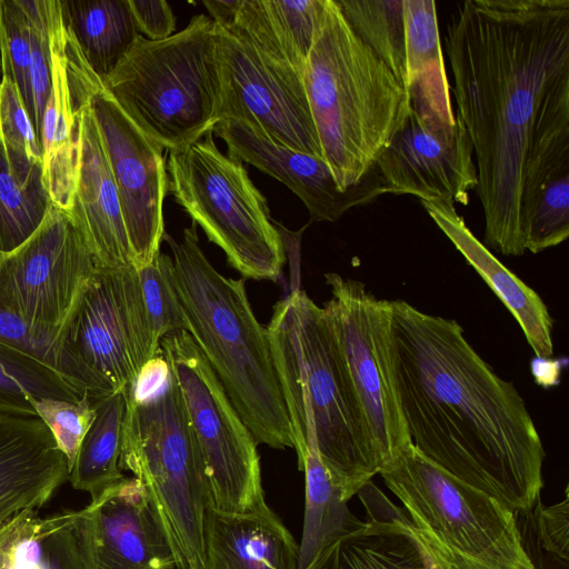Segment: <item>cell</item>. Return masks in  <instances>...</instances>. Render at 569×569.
Returning <instances> with one entry per match:
<instances>
[{
    "mask_svg": "<svg viewBox=\"0 0 569 569\" xmlns=\"http://www.w3.org/2000/svg\"><path fill=\"white\" fill-rule=\"evenodd\" d=\"M476 157L485 246L525 253L545 186L569 174V0H468L445 37Z\"/></svg>",
    "mask_w": 569,
    "mask_h": 569,
    "instance_id": "cell-1",
    "label": "cell"
},
{
    "mask_svg": "<svg viewBox=\"0 0 569 569\" xmlns=\"http://www.w3.org/2000/svg\"><path fill=\"white\" fill-rule=\"evenodd\" d=\"M468 131L456 114L450 124L412 107L375 163L386 193L425 201L469 202L477 168Z\"/></svg>",
    "mask_w": 569,
    "mask_h": 569,
    "instance_id": "cell-16",
    "label": "cell"
},
{
    "mask_svg": "<svg viewBox=\"0 0 569 569\" xmlns=\"http://www.w3.org/2000/svg\"><path fill=\"white\" fill-rule=\"evenodd\" d=\"M298 466L305 473V517L299 543V569H305L327 545L361 520L341 499L316 451H307Z\"/></svg>",
    "mask_w": 569,
    "mask_h": 569,
    "instance_id": "cell-30",
    "label": "cell"
},
{
    "mask_svg": "<svg viewBox=\"0 0 569 569\" xmlns=\"http://www.w3.org/2000/svg\"><path fill=\"white\" fill-rule=\"evenodd\" d=\"M267 330L298 460L316 451L348 502L382 463L328 315L296 289L274 305Z\"/></svg>",
    "mask_w": 569,
    "mask_h": 569,
    "instance_id": "cell-3",
    "label": "cell"
},
{
    "mask_svg": "<svg viewBox=\"0 0 569 569\" xmlns=\"http://www.w3.org/2000/svg\"><path fill=\"white\" fill-rule=\"evenodd\" d=\"M420 201L436 224L515 317L535 356L550 358L553 353V319L540 296L476 238L453 203Z\"/></svg>",
    "mask_w": 569,
    "mask_h": 569,
    "instance_id": "cell-24",
    "label": "cell"
},
{
    "mask_svg": "<svg viewBox=\"0 0 569 569\" xmlns=\"http://www.w3.org/2000/svg\"><path fill=\"white\" fill-rule=\"evenodd\" d=\"M172 258L159 253L151 263L137 269L152 337L159 346L163 337L188 329L172 281Z\"/></svg>",
    "mask_w": 569,
    "mask_h": 569,
    "instance_id": "cell-33",
    "label": "cell"
},
{
    "mask_svg": "<svg viewBox=\"0 0 569 569\" xmlns=\"http://www.w3.org/2000/svg\"><path fill=\"white\" fill-rule=\"evenodd\" d=\"M569 236V174L548 182L531 214L525 249L538 253L556 247Z\"/></svg>",
    "mask_w": 569,
    "mask_h": 569,
    "instance_id": "cell-36",
    "label": "cell"
},
{
    "mask_svg": "<svg viewBox=\"0 0 569 569\" xmlns=\"http://www.w3.org/2000/svg\"><path fill=\"white\" fill-rule=\"evenodd\" d=\"M64 26L103 79L140 36L129 0L61 1Z\"/></svg>",
    "mask_w": 569,
    "mask_h": 569,
    "instance_id": "cell-27",
    "label": "cell"
},
{
    "mask_svg": "<svg viewBox=\"0 0 569 569\" xmlns=\"http://www.w3.org/2000/svg\"><path fill=\"white\" fill-rule=\"evenodd\" d=\"M569 497L549 507L541 506L540 499L529 510L535 533V548L541 552L569 560Z\"/></svg>",
    "mask_w": 569,
    "mask_h": 569,
    "instance_id": "cell-40",
    "label": "cell"
},
{
    "mask_svg": "<svg viewBox=\"0 0 569 569\" xmlns=\"http://www.w3.org/2000/svg\"><path fill=\"white\" fill-rule=\"evenodd\" d=\"M302 77L322 159L346 191L372 170L406 120L409 92L335 0H323Z\"/></svg>",
    "mask_w": 569,
    "mask_h": 569,
    "instance_id": "cell-5",
    "label": "cell"
},
{
    "mask_svg": "<svg viewBox=\"0 0 569 569\" xmlns=\"http://www.w3.org/2000/svg\"><path fill=\"white\" fill-rule=\"evenodd\" d=\"M160 351L177 379L200 445L208 503L229 512L266 506L258 443L191 335L181 330L163 337Z\"/></svg>",
    "mask_w": 569,
    "mask_h": 569,
    "instance_id": "cell-11",
    "label": "cell"
},
{
    "mask_svg": "<svg viewBox=\"0 0 569 569\" xmlns=\"http://www.w3.org/2000/svg\"><path fill=\"white\" fill-rule=\"evenodd\" d=\"M406 68L411 107L455 123L450 87L439 37L436 3L402 0Z\"/></svg>",
    "mask_w": 569,
    "mask_h": 569,
    "instance_id": "cell-26",
    "label": "cell"
},
{
    "mask_svg": "<svg viewBox=\"0 0 569 569\" xmlns=\"http://www.w3.org/2000/svg\"><path fill=\"white\" fill-rule=\"evenodd\" d=\"M1 71L13 78L36 132L30 79V26L24 0H0Z\"/></svg>",
    "mask_w": 569,
    "mask_h": 569,
    "instance_id": "cell-34",
    "label": "cell"
},
{
    "mask_svg": "<svg viewBox=\"0 0 569 569\" xmlns=\"http://www.w3.org/2000/svg\"><path fill=\"white\" fill-rule=\"evenodd\" d=\"M90 569H179L157 502L136 477H123L83 508Z\"/></svg>",
    "mask_w": 569,
    "mask_h": 569,
    "instance_id": "cell-18",
    "label": "cell"
},
{
    "mask_svg": "<svg viewBox=\"0 0 569 569\" xmlns=\"http://www.w3.org/2000/svg\"><path fill=\"white\" fill-rule=\"evenodd\" d=\"M34 409L37 416L50 430L58 448L66 456L70 470L79 447L94 419V400L88 395L79 401L38 399L34 401Z\"/></svg>",
    "mask_w": 569,
    "mask_h": 569,
    "instance_id": "cell-37",
    "label": "cell"
},
{
    "mask_svg": "<svg viewBox=\"0 0 569 569\" xmlns=\"http://www.w3.org/2000/svg\"><path fill=\"white\" fill-rule=\"evenodd\" d=\"M345 19L408 91L402 0H335Z\"/></svg>",
    "mask_w": 569,
    "mask_h": 569,
    "instance_id": "cell-32",
    "label": "cell"
},
{
    "mask_svg": "<svg viewBox=\"0 0 569 569\" xmlns=\"http://www.w3.org/2000/svg\"><path fill=\"white\" fill-rule=\"evenodd\" d=\"M0 80H1V58H0Z\"/></svg>",
    "mask_w": 569,
    "mask_h": 569,
    "instance_id": "cell-46",
    "label": "cell"
},
{
    "mask_svg": "<svg viewBox=\"0 0 569 569\" xmlns=\"http://www.w3.org/2000/svg\"><path fill=\"white\" fill-rule=\"evenodd\" d=\"M102 81L126 116L163 150L200 140L220 121L216 22L199 13L163 40L140 34Z\"/></svg>",
    "mask_w": 569,
    "mask_h": 569,
    "instance_id": "cell-6",
    "label": "cell"
},
{
    "mask_svg": "<svg viewBox=\"0 0 569 569\" xmlns=\"http://www.w3.org/2000/svg\"><path fill=\"white\" fill-rule=\"evenodd\" d=\"M66 339L111 393L133 383L146 363L160 352L134 266L96 269Z\"/></svg>",
    "mask_w": 569,
    "mask_h": 569,
    "instance_id": "cell-14",
    "label": "cell"
},
{
    "mask_svg": "<svg viewBox=\"0 0 569 569\" xmlns=\"http://www.w3.org/2000/svg\"><path fill=\"white\" fill-rule=\"evenodd\" d=\"M80 139L79 176L73 207L68 217L97 268L134 266L117 187L91 100L80 113Z\"/></svg>",
    "mask_w": 569,
    "mask_h": 569,
    "instance_id": "cell-20",
    "label": "cell"
},
{
    "mask_svg": "<svg viewBox=\"0 0 569 569\" xmlns=\"http://www.w3.org/2000/svg\"><path fill=\"white\" fill-rule=\"evenodd\" d=\"M117 187L134 267L151 263L163 240V202L168 192L163 149L126 116L100 88L91 99Z\"/></svg>",
    "mask_w": 569,
    "mask_h": 569,
    "instance_id": "cell-15",
    "label": "cell"
},
{
    "mask_svg": "<svg viewBox=\"0 0 569 569\" xmlns=\"http://www.w3.org/2000/svg\"><path fill=\"white\" fill-rule=\"evenodd\" d=\"M168 191L243 278L279 279L284 242L243 163L220 151L213 131L168 150Z\"/></svg>",
    "mask_w": 569,
    "mask_h": 569,
    "instance_id": "cell-8",
    "label": "cell"
},
{
    "mask_svg": "<svg viewBox=\"0 0 569 569\" xmlns=\"http://www.w3.org/2000/svg\"><path fill=\"white\" fill-rule=\"evenodd\" d=\"M202 3L217 24H226L236 16L241 0H204Z\"/></svg>",
    "mask_w": 569,
    "mask_h": 569,
    "instance_id": "cell-45",
    "label": "cell"
},
{
    "mask_svg": "<svg viewBox=\"0 0 569 569\" xmlns=\"http://www.w3.org/2000/svg\"><path fill=\"white\" fill-rule=\"evenodd\" d=\"M0 139L4 148L42 166V152L18 87L7 71L0 80Z\"/></svg>",
    "mask_w": 569,
    "mask_h": 569,
    "instance_id": "cell-38",
    "label": "cell"
},
{
    "mask_svg": "<svg viewBox=\"0 0 569 569\" xmlns=\"http://www.w3.org/2000/svg\"><path fill=\"white\" fill-rule=\"evenodd\" d=\"M272 33L302 69L316 36L323 0H259Z\"/></svg>",
    "mask_w": 569,
    "mask_h": 569,
    "instance_id": "cell-35",
    "label": "cell"
},
{
    "mask_svg": "<svg viewBox=\"0 0 569 569\" xmlns=\"http://www.w3.org/2000/svg\"><path fill=\"white\" fill-rule=\"evenodd\" d=\"M213 132L224 141L229 157L289 188L306 206L310 222L337 221L347 210L386 193L375 168L359 183L342 191L322 159L274 143L244 122L222 119Z\"/></svg>",
    "mask_w": 569,
    "mask_h": 569,
    "instance_id": "cell-19",
    "label": "cell"
},
{
    "mask_svg": "<svg viewBox=\"0 0 569 569\" xmlns=\"http://www.w3.org/2000/svg\"><path fill=\"white\" fill-rule=\"evenodd\" d=\"M172 281L188 329L257 443L293 448L267 327L256 318L243 279L221 274L202 251L197 224L181 241L167 232Z\"/></svg>",
    "mask_w": 569,
    "mask_h": 569,
    "instance_id": "cell-4",
    "label": "cell"
},
{
    "mask_svg": "<svg viewBox=\"0 0 569 569\" xmlns=\"http://www.w3.org/2000/svg\"><path fill=\"white\" fill-rule=\"evenodd\" d=\"M358 493L367 520L332 540L305 569H426L405 510L372 481Z\"/></svg>",
    "mask_w": 569,
    "mask_h": 569,
    "instance_id": "cell-22",
    "label": "cell"
},
{
    "mask_svg": "<svg viewBox=\"0 0 569 569\" xmlns=\"http://www.w3.org/2000/svg\"><path fill=\"white\" fill-rule=\"evenodd\" d=\"M412 526L441 549L487 569H536L516 513L455 478L412 443L379 471Z\"/></svg>",
    "mask_w": 569,
    "mask_h": 569,
    "instance_id": "cell-10",
    "label": "cell"
},
{
    "mask_svg": "<svg viewBox=\"0 0 569 569\" xmlns=\"http://www.w3.org/2000/svg\"><path fill=\"white\" fill-rule=\"evenodd\" d=\"M173 569H176V568H173Z\"/></svg>",
    "mask_w": 569,
    "mask_h": 569,
    "instance_id": "cell-47",
    "label": "cell"
},
{
    "mask_svg": "<svg viewBox=\"0 0 569 569\" xmlns=\"http://www.w3.org/2000/svg\"><path fill=\"white\" fill-rule=\"evenodd\" d=\"M217 52L220 120L244 122L274 143L322 159L303 69L272 33L259 0H241L230 22L217 24Z\"/></svg>",
    "mask_w": 569,
    "mask_h": 569,
    "instance_id": "cell-9",
    "label": "cell"
},
{
    "mask_svg": "<svg viewBox=\"0 0 569 569\" xmlns=\"http://www.w3.org/2000/svg\"><path fill=\"white\" fill-rule=\"evenodd\" d=\"M34 401L0 366V412L38 417Z\"/></svg>",
    "mask_w": 569,
    "mask_h": 569,
    "instance_id": "cell-42",
    "label": "cell"
},
{
    "mask_svg": "<svg viewBox=\"0 0 569 569\" xmlns=\"http://www.w3.org/2000/svg\"><path fill=\"white\" fill-rule=\"evenodd\" d=\"M0 569H90L83 509L16 515L0 527Z\"/></svg>",
    "mask_w": 569,
    "mask_h": 569,
    "instance_id": "cell-25",
    "label": "cell"
},
{
    "mask_svg": "<svg viewBox=\"0 0 569 569\" xmlns=\"http://www.w3.org/2000/svg\"><path fill=\"white\" fill-rule=\"evenodd\" d=\"M51 204L42 166L9 152L0 139V253L23 243L39 228Z\"/></svg>",
    "mask_w": 569,
    "mask_h": 569,
    "instance_id": "cell-28",
    "label": "cell"
},
{
    "mask_svg": "<svg viewBox=\"0 0 569 569\" xmlns=\"http://www.w3.org/2000/svg\"><path fill=\"white\" fill-rule=\"evenodd\" d=\"M124 397L119 466L152 495L177 551L179 569H203L206 468L171 368L166 385L149 398Z\"/></svg>",
    "mask_w": 569,
    "mask_h": 569,
    "instance_id": "cell-7",
    "label": "cell"
},
{
    "mask_svg": "<svg viewBox=\"0 0 569 569\" xmlns=\"http://www.w3.org/2000/svg\"><path fill=\"white\" fill-rule=\"evenodd\" d=\"M48 24L50 90L39 132L42 180L51 203L69 216L80 166V113L103 81L66 28L60 0H48Z\"/></svg>",
    "mask_w": 569,
    "mask_h": 569,
    "instance_id": "cell-17",
    "label": "cell"
},
{
    "mask_svg": "<svg viewBox=\"0 0 569 569\" xmlns=\"http://www.w3.org/2000/svg\"><path fill=\"white\" fill-rule=\"evenodd\" d=\"M202 551L203 569H299V543L268 505L229 512L208 503Z\"/></svg>",
    "mask_w": 569,
    "mask_h": 569,
    "instance_id": "cell-23",
    "label": "cell"
},
{
    "mask_svg": "<svg viewBox=\"0 0 569 569\" xmlns=\"http://www.w3.org/2000/svg\"><path fill=\"white\" fill-rule=\"evenodd\" d=\"M30 26V79L36 111V136L39 140L41 120L50 90V42L48 0H24Z\"/></svg>",
    "mask_w": 569,
    "mask_h": 569,
    "instance_id": "cell-39",
    "label": "cell"
},
{
    "mask_svg": "<svg viewBox=\"0 0 569 569\" xmlns=\"http://www.w3.org/2000/svg\"><path fill=\"white\" fill-rule=\"evenodd\" d=\"M94 419L68 476L72 487L89 493L91 500L124 477L119 466L124 393H112L94 401Z\"/></svg>",
    "mask_w": 569,
    "mask_h": 569,
    "instance_id": "cell-29",
    "label": "cell"
},
{
    "mask_svg": "<svg viewBox=\"0 0 569 569\" xmlns=\"http://www.w3.org/2000/svg\"><path fill=\"white\" fill-rule=\"evenodd\" d=\"M68 476V460L39 417L0 412V527L46 505Z\"/></svg>",
    "mask_w": 569,
    "mask_h": 569,
    "instance_id": "cell-21",
    "label": "cell"
},
{
    "mask_svg": "<svg viewBox=\"0 0 569 569\" xmlns=\"http://www.w3.org/2000/svg\"><path fill=\"white\" fill-rule=\"evenodd\" d=\"M432 542L436 545V547L440 553L445 569H487L477 563H473L471 561H468V560L461 559L459 557H456L451 553H448L447 551L442 550L433 540H432ZM530 559L533 562L536 569H569L568 561L552 559V558L546 557L543 555H532V556H530Z\"/></svg>",
    "mask_w": 569,
    "mask_h": 569,
    "instance_id": "cell-43",
    "label": "cell"
},
{
    "mask_svg": "<svg viewBox=\"0 0 569 569\" xmlns=\"http://www.w3.org/2000/svg\"><path fill=\"white\" fill-rule=\"evenodd\" d=\"M97 267L70 218L53 204L19 247L0 253V308L66 338Z\"/></svg>",
    "mask_w": 569,
    "mask_h": 569,
    "instance_id": "cell-13",
    "label": "cell"
},
{
    "mask_svg": "<svg viewBox=\"0 0 569 569\" xmlns=\"http://www.w3.org/2000/svg\"><path fill=\"white\" fill-rule=\"evenodd\" d=\"M325 279L331 298L323 308L383 467L411 443L396 389L390 300L378 299L361 281L335 272Z\"/></svg>",
    "mask_w": 569,
    "mask_h": 569,
    "instance_id": "cell-12",
    "label": "cell"
},
{
    "mask_svg": "<svg viewBox=\"0 0 569 569\" xmlns=\"http://www.w3.org/2000/svg\"><path fill=\"white\" fill-rule=\"evenodd\" d=\"M410 530L418 543L426 569H445L440 553L432 540L409 521Z\"/></svg>",
    "mask_w": 569,
    "mask_h": 569,
    "instance_id": "cell-44",
    "label": "cell"
},
{
    "mask_svg": "<svg viewBox=\"0 0 569 569\" xmlns=\"http://www.w3.org/2000/svg\"><path fill=\"white\" fill-rule=\"evenodd\" d=\"M0 347L18 351L50 367L93 400L112 395L76 356L66 338L50 337L36 330L1 308Z\"/></svg>",
    "mask_w": 569,
    "mask_h": 569,
    "instance_id": "cell-31",
    "label": "cell"
},
{
    "mask_svg": "<svg viewBox=\"0 0 569 569\" xmlns=\"http://www.w3.org/2000/svg\"><path fill=\"white\" fill-rule=\"evenodd\" d=\"M129 4L139 32L144 38L158 41L174 33L176 17L167 1L129 0Z\"/></svg>",
    "mask_w": 569,
    "mask_h": 569,
    "instance_id": "cell-41",
    "label": "cell"
},
{
    "mask_svg": "<svg viewBox=\"0 0 569 569\" xmlns=\"http://www.w3.org/2000/svg\"><path fill=\"white\" fill-rule=\"evenodd\" d=\"M396 389L415 448L515 513L543 487L545 449L512 382L499 377L455 320L390 300Z\"/></svg>",
    "mask_w": 569,
    "mask_h": 569,
    "instance_id": "cell-2",
    "label": "cell"
}]
</instances>
